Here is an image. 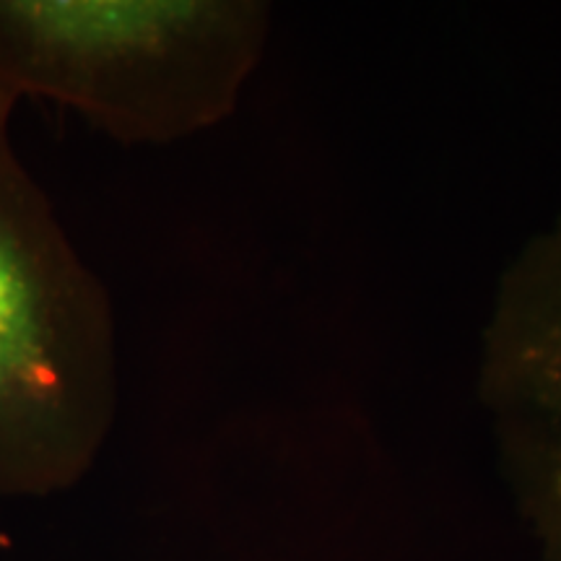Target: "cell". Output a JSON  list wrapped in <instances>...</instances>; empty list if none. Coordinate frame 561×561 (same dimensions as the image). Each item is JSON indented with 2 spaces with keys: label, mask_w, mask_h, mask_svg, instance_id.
Wrapping results in <instances>:
<instances>
[{
  "label": "cell",
  "mask_w": 561,
  "mask_h": 561,
  "mask_svg": "<svg viewBox=\"0 0 561 561\" xmlns=\"http://www.w3.org/2000/svg\"><path fill=\"white\" fill-rule=\"evenodd\" d=\"M268 32L250 0H0V89L164 146L227 121Z\"/></svg>",
  "instance_id": "6da1fadb"
},
{
  "label": "cell",
  "mask_w": 561,
  "mask_h": 561,
  "mask_svg": "<svg viewBox=\"0 0 561 561\" xmlns=\"http://www.w3.org/2000/svg\"><path fill=\"white\" fill-rule=\"evenodd\" d=\"M479 392L536 473L541 515L561 549V216L523 244L496 284Z\"/></svg>",
  "instance_id": "3957f363"
},
{
  "label": "cell",
  "mask_w": 561,
  "mask_h": 561,
  "mask_svg": "<svg viewBox=\"0 0 561 561\" xmlns=\"http://www.w3.org/2000/svg\"><path fill=\"white\" fill-rule=\"evenodd\" d=\"M0 89V496L76 483L115 424L110 291L13 149Z\"/></svg>",
  "instance_id": "7a4b0ae2"
}]
</instances>
